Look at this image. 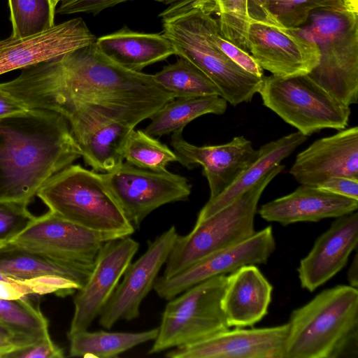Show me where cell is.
Instances as JSON below:
<instances>
[{"instance_id": "obj_1", "label": "cell", "mask_w": 358, "mask_h": 358, "mask_svg": "<svg viewBox=\"0 0 358 358\" xmlns=\"http://www.w3.org/2000/svg\"><path fill=\"white\" fill-rule=\"evenodd\" d=\"M0 87L30 109L64 115L84 106L135 127L175 97L152 75L113 62L95 42L24 69Z\"/></svg>"}, {"instance_id": "obj_2", "label": "cell", "mask_w": 358, "mask_h": 358, "mask_svg": "<svg viewBox=\"0 0 358 358\" xmlns=\"http://www.w3.org/2000/svg\"><path fill=\"white\" fill-rule=\"evenodd\" d=\"M80 157L58 113L29 109L0 117V201L28 205L48 180Z\"/></svg>"}, {"instance_id": "obj_3", "label": "cell", "mask_w": 358, "mask_h": 358, "mask_svg": "<svg viewBox=\"0 0 358 358\" xmlns=\"http://www.w3.org/2000/svg\"><path fill=\"white\" fill-rule=\"evenodd\" d=\"M284 358H357L358 290L337 285L290 315Z\"/></svg>"}, {"instance_id": "obj_4", "label": "cell", "mask_w": 358, "mask_h": 358, "mask_svg": "<svg viewBox=\"0 0 358 358\" xmlns=\"http://www.w3.org/2000/svg\"><path fill=\"white\" fill-rule=\"evenodd\" d=\"M210 13L192 0H178L159 14L162 34L173 45L176 55L203 71L227 103L236 106L250 102L258 93L264 77L245 71L214 43L208 27Z\"/></svg>"}, {"instance_id": "obj_5", "label": "cell", "mask_w": 358, "mask_h": 358, "mask_svg": "<svg viewBox=\"0 0 358 358\" xmlns=\"http://www.w3.org/2000/svg\"><path fill=\"white\" fill-rule=\"evenodd\" d=\"M319 47L317 66L308 75L345 106L358 101V12L326 8L312 12L294 29Z\"/></svg>"}, {"instance_id": "obj_6", "label": "cell", "mask_w": 358, "mask_h": 358, "mask_svg": "<svg viewBox=\"0 0 358 358\" xmlns=\"http://www.w3.org/2000/svg\"><path fill=\"white\" fill-rule=\"evenodd\" d=\"M36 196L54 214L86 228L118 237L135 227L108 189L102 173L71 164L52 176Z\"/></svg>"}, {"instance_id": "obj_7", "label": "cell", "mask_w": 358, "mask_h": 358, "mask_svg": "<svg viewBox=\"0 0 358 358\" xmlns=\"http://www.w3.org/2000/svg\"><path fill=\"white\" fill-rule=\"evenodd\" d=\"M285 169L278 164L229 205L196 222L187 235H178L166 262L162 278L176 275L193 263L236 245L256 231L254 220L259 200L271 181Z\"/></svg>"}, {"instance_id": "obj_8", "label": "cell", "mask_w": 358, "mask_h": 358, "mask_svg": "<svg viewBox=\"0 0 358 358\" xmlns=\"http://www.w3.org/2000/svg\"><path fill=\"white\" fill-rule=\"evenodd\" d=\"M258 93L266 107L308 137L324 129L342 130L348 125L350 106L334 98L308 74L264 76Z\"/></svg>"}, {"instance_id": "obj_9", "label": "cell", "mask_w": 358, "mask_h": 358, "mask_svg": "<svg viewBox=\"0 0 358 358\" xmlns=\"http://www.w3.org/2000/svg\"><path fill=\"white\" fill-rule=\"evenodd\" d=\"M227 276L208 278L169 300L148 354L194 343L227 330L222 298Z\"/></svg>"}, {"instance_id": "obj_10", "label": "cell", "mask_w": 358, "mask_h": 358, "mask_svg": "<svg viewBox=\"0 0 358 358\" xmlns=\"http://www.w3.org/2000/svg\"><path fill=\"white\" fill-rule=\"evenodd\" d=\"M106 185L124 215L134 227L153 210L169 203L187 199L192 185L182 176L156 172L122 162L102 173Z\"/></svg>"}, {"instance_id": "obj_11", "label": "cell", "mask_w": 358, "mask_h": 358, "mask_svg": "<svg viewBox=\"0 0 358 358\" xmlns=\"http://www.w3.org/2000/svg\"><path fill=\"white\" fill-rule=\"evenodd\" d=\"M248 52L262 70L287 78L310 73L319 64L317 43L273 19H250Z\"/></svg>"}, {"instance_id": "obj_12", "label": "cell", "mask_w": 358, "mask_h": 358, "mask_svg": "<svg viewBox=\"0 0 358 358\" xmlns=\"http://www.w3.org/2000/svg\"><path fill=\"white\" fill-rule=\"evenodd\" d=\"M116 238L120 237L86 228L49 210L10 243L61 261L93 265L103 245Z\"/></svg>"}, {"instance_id": "obj_13", "label": "cell", "mask_w": 358, "mask_h": 358, "mask_svg": "<svg viewBox=\"0 0 358 358\" xmlns=\"http://www.w3.org/2000/svg\"><path fill=\"white\" fill-rule=\"evenodd\" d=\"M138 248L139 243L129 236L103 245L87 282L73 299L74 313L67 336L87 330L100 315Z\"/></svg>"}, {"instance_id": "obj_14", "label": "cell", "mask_w": 358, "mask_h": 358, "mask_svg": "<svg viewBox=\"0 0 358 358\" xmlns=\"http://www.w3.org/2000/svg\"><path fill=\"white\" fill-rule=\"evenodd\" d=\"M275 248L271 226L248 239L212 253L169 278H157L153 289L167 301L214 276L231 273L246 265L265 264Z\"/></svg>"}, {"instance_id": "obj_15", "label": "cell", "mask_w": 358, "mask_h": 358, "mask_svg": "<svg viewBox=\"0 0 358 358\" xmlns=\"http://www.w3.org/2000/svg\"><path fill=\"white\" fill-rule=\"evenodd\" d=\"M178 235L176 227H171L150 242L145 252L136 261L129 264L99 316L101 327L110 329L120 320L129 321L139 316L141 302L153 289Z\"/></svg>"}, {"instance_id": "obj_16", "label": "cell", "mask_w": 358, "mask_h": 358, "mask_svg": "<svg viewBox=\"0 0 358 358\" xmlns=\"http://www.w3.org/2000/svg\"><path fill=\"white\" fill-rule=\"evenodd\" d=\"M96 40L81 17L55 24L44 32L26 38L10 35L0 40V76L58 58Z\"/></svg>"}, {"instance_id": "obj_17", "label": "cell", "mask_w": 358, "mask_h": 358, "mask_svg": "<svg viewBox=\"0 0 358 358\" xmlns=\"http://www.w3.org/2000/svg\"><path fill=\"white\" fill-rule=\"evenodd\" d=\"M170 143L177 162L183 166L203 167L210 188L209 199L230 186L258 154L252 143L243 136L221 145L196 146L184 139L181 130L171 134Z\"/></svg>"}, {"instance_id": "obj_18", "label": "cell", "mask_w": 358, "mask_h": 358, "mask_svg": "<svg viewBox=\"0 0 358 358\" xmlns=\"http://www.w3.org/2000/svg\"><path fill=\"white\" fill-rule=\"evenodd\" d=\"M64 117L92 171L110 172L123 162L124 146L133 126L84 106L70 110Z\"/></svg>"}, {"instance_id": "obj_19", "label": "cell", "mask_w": 358, "mask_h": 358, "mask_svg": "<svg viewBox=\"0 0 358 358\" xmlns=\"http://www.w3.org/2000/svg\"><path fill=\"white\" fill-rule=\"evenodd\" d=\"M288 324L266 328L225 330L174 348L169 358H284Z\"/></svg>"}, {"instance_id": "obj_20", "label": "cell", "mask_w": 358, "mask_h": 358, "mask_svg": "<svg viewBox=\"0 0 358 358\" xmlns=\"http://www.w3.org/2000/svg\"><path fill=\"white\" fill-rule=\"evenodd\" d=\"M289 173L301 185L318 186L333 176L358 178V127L339 130L299 152Z\"/></svg>"}, {"instance_id": "obj_21", "label": "cell", "mask_w": 358, "mask_h": 358, "mask_svg": "<svg viewBox=\"0 0 358 358\" xmlns=\"http://www.w3.org/2000/svg\"><path fill=\"white\" fill-rule=\"evenodd\" d=\"M358 243V213L338 217L315 241L297 268L303 288L310 292L327 282L345 266Z\"/></svg>"}, {"instance_id": "obj_22", "label": "cell", "mask_w": 358, "mask_h": 358, "mask_svg": "<svg viewBox=\"0 0 358 358\" xmlns=\"http://www.w3.org/2000/svg\"><path fill=\"white\" fill-rule=\"evenodd\" d=\"M358 200L338 195L317 186L301 185L290 194L262 205V218L288 225L299 222H318L355 212Z\"/></svg>"}, {"instance_id": "obj_23", "label": "cell", "mask_w": 358, "mask_h": 358, "mask_svg": "<svg viewBox=\"0 0 358 358\" xmlns=\"http://www.w3.org/2000/svg\"><path fill=\"white\" fill-rule=\"evenodd\" d=\"M230 273L221 302L227 324L237 328L252 326L268 313L273 287L255 265Z\"/></svg>"}, {"instance_id": "obj_24", "label": "cell", "mask_w": 358, "mask_h": 358, "mask_svg": "<svg viewBox=\"0 0 358 358\" xmlns=\"http://www.w3.org/2000/svg\"><path fill=\"white\" fill-rule=\"evenodd\" d=\"M95 43L113 62L138 72L176 55L173 45L163 34L134 31L127 27L96 38Z\"/></svg>"}, {"instance_id": "obj_25", "label": "cell", "mask_w": 358, "mask_h": 358, "mask_svg": "<svg viewBox=\"0 0 358 358\" xmlns=\"http://www.w3.org/2000/svg\"><path fill=\"white\" fill-rule=\"evenodd\" d=\"M308 139L299 131L284 136L262 145L256 158L245 169L234 182L220 195L207 203L200 210L196 222H201L224 208L250 189L264 176L289 156Z\"/></svg>"}, {"instance_id": "obj_26", "label": "cell", "mask_w": 358, "mask_h": 358, "mask_svg": "<svg viewBox=\"0 0 358 358\" xmlns=\"http://www.w3.org/2000/svg\"><path fill=\"white\" fill-rule=\"evenodd\" d=\"M93 265L61 261L12 243L0 245V272L19 280L57 275L76 282L80 289L87 282Z\"/></svg>"}, {"instance_id": "obj_27", "label": "cell", "mask_w": 358, "mask_h": 358, "mask_svg": "<svg viewBox=\"0 0 358 358\" xmlns=\"http://www.w3.org/2000/svg\"><path fill=\"white\" fill-rule=\"evenodd\" d=\"M227 108V101L220 95L176 97L153 114L143 131L151 136L161 137L183 131L187 124L203 115H222Z\"/></svg>"}, {"instance_id": "obj_28", "label": "cell", "mask_w": 358, "mask_h": 358, "mask_svg": "<svg viewBox=\"0 0 358 358\" xmlns=\"http://www.w3.org/2000/svg\"><path fill=\"white\" fill-rule=\"evenodd\" d=\"M158 327L140 332L78 331L68 336L69 356L112 358L136 345L154 341Z\"/></svg>"}, {"instance_id": "obj_29", "label": "cell", "mask_w": 358, "mask_h": 358, "mask_svg": "<svg viewBox=\"0 0 358 358\" xmlns=\"http://www.w3.org/2000/svg\"><path fill=\"white\" fill-rule=\"evenodd\" d=\"M155 81L175 98L220 95L211 80L189 61L179 57L152 75Z\"/></svg>"}, {"instance_id": "obj_30", "label": "cell", "mask_w": 358, "mask_h": 358, "mask_svg": "<svg viewBox=\"0 0 358 358\" xmlns=\"http://www.w3.org/2000/svg\"><path fill=\"white\" fill-rule=\"evenodd\" d=\"M124 159L139 169L166 172L171 162H177V157L166 144L146 134L144 131L133 129L126 140Z\"/></svg>"}, {"instance_id": "obj_31", "label": "cell", "mask_w": 358, "mask_h": 358, "mask_svg": "<svg viewBox=\"0 0 358 358\" xmlns=\"http://www.w3.org/2000/svg\"><path fill=\"white\" fill-rule=\"evenodd\" d=\"M0 322L15 335L32 341L50 335L47 319L25 296L0 299Z\"/></svg>"}, {"instance_id": "obj_32", "label": "cell", "mask_w": 358, "mask_h": 358, "mask_svg": "<svg viewBox=\"0 0 358 358\" xmlns=\"http://www.w3.org/2000/svg\"><path fill=\"white\" fill-rule=\"evenodd\" d=\"M12 36L26 38L52 28L56 6L52 0H8Z\"/></svg>"}, {"instance_id": "obj_33", "label": "cell", "mask_w": 358, "mask_h": 358, "mask_svg": "<svg viewBox=\"0 0 358 358\" xmlns=\"http://www.w3.org/2000/svg\"><path fill=\"white\" fill-rule=\"evenodd\" d=\"M212 14L218 16L217 23L222 36L242 50L248 52V29L250 18L247 0H192Z\"/></svg>"}, {"instance_id": "obj_34", "label": "cell", "mask_w": 358, "mask_h": 358, "mask_svg": "<svg viewBox=\"0 0 358 358\" xmlns=\"http://www.w3.org/2000/svg\"><path fill=\"white\" fill-rule=\"evenodd\" d=\"M265 8L272 19L289 29L305 24L310 13L320 9H349L358 12V6L350 0H268Z\"/></svg>"}, {"instance_id": "obj_35", "label": "cell", "mask_w": 358, "mask_h": 358, "mask_svg": "<svg viewBox=\"0 0 358 358\" xmlns=\"http://www.w3.org/2000/svg\"><path fill=\"white\" fill-rule=\"evenodd\" d=\"M36 218L27 209V204L0 201V245L12 241Z\"/></svg>"}, {"instance_id": "obj_36", "label": "cell", "mask_w": 358, "mask_h": 358, "mask_svg": "<svg viewBox=\"0 0 358 358\" xmlns=\"http://www.w3.org/2000/svg\"><path fill=\"white\" fill-rule=\"evenodd\" d=\"M210 13L208 16V27L211 39L214 43L231 60L245 71L259 77H264L262 68L257 64L252 55L226 39L221 34L217 19Z\"/></svg>"}, {"instance_id": "obj_37", "label": "cell", "mask_w": 358, "mask_h": 358, "mask_svg": "<svg viewBox=\"0 0 358 358\" xmlns=\"http://www.w3.org/2000/svg\"><path fill=\"white\" fill-rule=\"evenodd\" d=\"M21 282L29 289L31 294L55 293L64 297L74 294L80 289L76 282L57 275H43Z\"/></svg>"}, {"instance_id": "obj_38", "label": "cell", "mask_w": 358, "mask_h": 358, "mask_svg": "<svg viewBox=\"0 0 358 358\" xmlns=\"http://www.w3.org/2000/svg\"><path fill=\"white\" fill-rule=\"evenodd\" d=\"M133 0H62L55 12L60 15L90 13L96 15L103 10ZM164 4H172L178 0H154Z\"/></svg>"}, {"instance_id": "obj_39", "label": "cell", "mask_w": 358, "mask_h": 358, "mask_svg": "<svg viewBox=\"0 0 358 358\" xmlns=\"http://www.w3.org/2000/svg\"><path fill=\"white\" fill-rule=\"evenodd\" d=\"M63 350L55 345L49 336L7 354L3 358H62Z\"/></svg>"}, {"instance_id": "obj_40", "label": "cell", "mask_w": 358, "mask_h": 358, "mask_svg": "<svg viewBox=\"0 0 358 358\" xmlns=\"http://www.w3.org/2000/svg\"><path fill=\"white\" fill-rule=\"evenodd\" d=\"M317 187L338 195L358 200V178L333 176Z\"/></svg>"}, {"instance_id": "obj_41", "label": "cell", "mask_w": 358, "mask_h": 358, "mask_svg": "<svg viewBox=\"0 0 358 358\" xmlns=\"http://www.w3.org/2000/svg\"><path fill=\"white\" fill-rule=\"evenodd\" d=\"M24 103L0 87V117L27 111Z\"/></svg>"}, {"instance_id": "obj_42", "label": "cell", "mask_w": 358, "mask_h": 358, "mask_svg": "<svg viewBox=\"0 0 358 358\" xmlns=\"http://www.w3.org/2000/svg\"><path fill=\"white\" fill-rule=\"evenodd\" d=\"M29 294H31L29 289L22 284L21 280L17 282L0 281V299H17Z\"/></svg>"}, {"instance_id": "obj_43", "label": "cell", "mask_w": 358, "mask_h": 358, "mask_svg": "<svg viewBox=\"0 0 358 358\" xmlns=\"http://www.w3.org/2000/svg\"><path fill=\"white\" fill-rule=\"evenodd\" d=\"M35 341L20 336H9L0 334V358Z\"/></svg>"}, {"instance_id": "obj_44", "label": "cell", "mask_w": 358, "mask_h": 358, "mask_svg": "<svg viewBox=\"0 0 358 358\" xmlns=\"http://www.w3.org/2000/svg\"><path fill=\"white\" fill-rule=\"evenodd\" d=\"M268 0H247V11L250 20H264L271 18L265 8Z\"/></svg>"}, {"instance_id": "obj_45", "label": "cell", "mask_w": 358, "mask_h": 358, "mask_svg": "<svg viewBox=\"0 0 358 358\" xmlns=\"http://www.w3.org/2000/svg\"><path fill=\"white\" fill-rule=\"evenodd\" d=\"M357 255L356 254L354 257V259L350 266L348 273H347V278L348 280V282L350 283V285L351 287H353L357 289L358 285V261H357Z\"/></svg>"}, {"instance_id": "obj_46", "label": "cell", "mask_w": 358, "mask_h": 358, "mask_svg": "<svg viewBox=\"0 0 358 358\" xmlns=\"http://www.w3.org/2000/svg\"><path fill=\"white\" fill-rule=\"evenodd\" d=\"M0 334L7 335L9 336H19L15 335L14 333H13L5 325H3L1 322H0Z\"/></svg>"}, {"instance_id": "obj_47", "label": "cell", "mask_w": 358, "mask_h": 358, "mask_svg": "<svg viewBox=\"0 0 358 358\" xmlns=\"http://www.w3.org/2000/svg\"><path fill=\"white\" fill-rule=\"evenodd\" d=\"M1 280L8 281V282H17L19 280H16L15 278H13L11 277L6 275L3 273L0 272V281H1Z\"/></svg>"}, {"instance_id": "obj_48", "label": "cell", "mask_w": 358, "mask_h": 358, "mask_svg": "<svg viewBox=\"0 0 358 358\" xmlns=\"http://www.w3.org/2000/svg\"><path fill=\"white\" fill-rule=\"evenodd\" d=\"M62 0H52L53 4L55 5V6L57 7V4L62 1Z\"/></svg>"}, {"instance_id": "obj_49", "label": "cell", "mask_w": 358, "mask_h": 358, "mask_svg": "<svg viewBox=\"0 0 358 358\" xmlns=\"http://www.w3.org/2000/svg\"><path fill=\"white\" fill-rule=\"evenodd\" d=\"M351 3H352L354 5L358 6V0H350Z\"/></svg>"}, {"instance_id": "obj_50", "label": "cell", "mask_w": 358, "mask_h": 358, "mask_svg": "<svg viewBox=\"0 0 358 358\" xmlns=\"http://www.w3.org/2000/svg\"></svg>"}]
</instances>
